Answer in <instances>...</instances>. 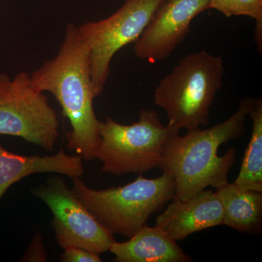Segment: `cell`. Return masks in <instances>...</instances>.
Wrapping results in <instances>:
<instances>
[{
    "label": "cell",
    "mask_w": 262,
    "mask_h": 262,
    "mask_svg": "<svg viewBox=\"0 0 262 262\" xmlns=\"http://www.w3.org/2000/svg\"><path fill=\"white\" fill-rule=\"evenodd\" d=\"M256 98H245L237 111L227 120L208 129L187 130L184 136L174 134L166 144L159 167L175 181L174 198L189 199L208 187L218 189L228 183L237 151L232 147L220 156L221 145L244 135L245 122Z\"/></svg>",
    "instance_id": "obj_2"
},
{
    "label": "cell",
    "mask_w": 262,
    "mask_h": 262,
    "mask_svg": "<svg viewBox=\"0 0 262 262\" xmlns=\"http://www.w3.org/2000/svg\"><path fill=\"white\" fill-rule=\"evenodd\" d=\"M215 194L223 208V225L244 233H261L262 192L228 182L216 189Z\"/></svg>",
    "instance_id": "obj_13"
},
{
    "label": "cell",
    "mask_w": 262,
    "mask_h": 262,
    "mask_svg": "<svg viewBox=\"0 0 262 262\" xmlns=\"http://www.w3.org/2000/svg\"><path fill=\"white\" fill-rule=\"evenodd\" d=\"M177 134L162 123L156 112L148 108L141 110L139 121L131 125L108 117L100 122L101 144L96 158L103 163V173H144L159 167L167 143Z\"/></svg>",
    "instance_id": "obj_5"
},
{
    "label": "cell",
    "mask_w": 262,
    "mask_h": 262,
    "mask_svg": "<svg viewBox=\"0 0 262 262\" xmlns=\"http://www.w3.org/2000/svg\"><path fill=\"white\" fill-rule=\"evenodd\" d=\"M32 192L51 210L56 241L63 249L75 246L100 254L115 242L61 177H51Z\"/></svg>",
    "instance_id": "obj_8"
},
{
    "label": "cell",
    "mask_w": 262,
    "mask_h": 262,
    "mask_svg": "<svg viewBox=\"0 0 262 262\" xmlns=\"http://www.w3.org/2000/svg\"><path fill=\"white\" fill-rule=\"evenodd\" d=\"M223 58L205 50L179 60L154 91L155 104L168 117L175 132L209 124L210 108L223 85Z\"/></svg>",
    "instance_id": "obj_3"
},
{
    "label": "cell",
    "mask_w": 262,
    "mask_h": 262,
    "mask_svg": "<svg viewBox=\"0 0 262 262\" xmlns=\"http://www.w3.org/2000/svg\"><path fill=\"white\" fill-rule=\"evenodd\" d=\"M249 116L252 133L234 184L244 189L262 192V99L256 98Z\"/></svg>",
    "instance_id": "obj_14"
},
{
    "label": "cell",
    "mask_w": 262,
    "mask_h": 262,
    "mask_svg": "<svg viewBox=\"0 0 262 262\" xmlns=\"http://www.w3.org/2000/svg\"><path fill=\"white\" fill-rule=\"evenodd\" d=\"M210 0H165L136 41L137 58L156 63L167 59L190 32L195 17L208 10Z\"/></svg>",
    "instance_id": "obj_9"
},
{
    "label": "cell",
    "mask_w": 262,
    "mask_h": 262,
    "mask_svg": "<svg viewBox=\"0 0 262 262\" xmlns=\"http://www.w3.org/2000/svg\"><path fill=\"white\" fill-rule=\"evenodd\" d=\"M58 125L56 111L44 93L33 87L29 73L18 72L12 78L0 72V136L22 138L52 151Z\"/></svg>",
    "instance_id": "obj_6"
},
{
    "label": "cell",
    "mask_w": 262,
    "mask_h": 262,
    "mask_svg": "<svg viewBox=\"0 0 262 262\" xmlns=\"http://www.w3.org/2000/svg\"><path fill=\"white\" fill-rule=\"evenodd\" d=\"M165 232L144 226L125 242L115 241L108 251L117 262H190L189 257Z\"/></svg>",
    "instance_id": "obj_12"
},
{
    "label": "cell",
    "mask_w": 262,
    "mask_h": 262,
    "mask_svg": "<svg viewBox=\"0 0 262 262\" xmlns=\"http://www.w3.org/2000/svg\"><path fill=\"white\" fill-rule=\"evenodd\" d=\"M208 9H215L225 16L245 15L256 20L255 42L258 52L262 48V0H210Z\"/></svg>",
    "instance_id": "obj_15"
},
{
    "label": "cell",
    "mask_w": 262,
    "mask_h": 262,
    "mask_svg": "<svg viewBox=\"0 0 262 262\" xmlns=\"http://www.w3.org/2000/svg\"><path fill=\"white\" fill-rule=\"evenodd\" d=\"M61 259L63 262H101L98 253L88 251L84 248L70 246L64 248Z\"/></svg>",
    "instance_id": "obj_16"
},
{
    "label": "cell",
    "mask_w": 262,
    "mask_h": 262,
    "mask_svg": "<svg viewBox=\"0 0 262 262\" xmlns=\"http://www.w3.org/2000/svg\"><path fill=\"white\" fill-rule=\"evenodd\" d=\"M72 179V190L96 220L113 234L127 237L175 196V181L166 172L151 179L141 174L126 185L102 190L88 187L80 178Z\"/></svg>",
    "instance_id": "obj_4"
},
{
    "label": "cell",
    "mask_w": 262,
    "mask_h": 262,
    "mask_svg": "<svg viewBox=\"0 0 262 262\" xmlns=\"http://www.w3.org/2000/svg\"><path fill=\"white\" fill-rule=\"evenodd\" d=\"M33 87L51 93L70 122L66 147L85 160L96 159L101 144L100 121L95 113L96 98L91 74L90 51L78 27L69 23L56 56L30 75Z\"/></svg>",
    "instance_id": "obj_1"
},
{
    "label": "cell",
    "mask_w": 262,
    "mask_h": 262,
    "mask_svg": "<svg viewBox=\"0 0 262 262\" xmlns=\"http://www.w3.org/2000/svg\"><path fill=\"white\" fill-rule=\"evenodd\" d=\"M163 213L158 215L155 226L176 241L223 225V208L212 190L204 189L185 201L173 198Z\"/></svg>",
    "instance_id": "obj_10"
},
{
    "label": "cell",
    "mask_w": 262,
    "mask_h": 262,
    "mask_svg": "<svg viewBox=\"0 0 262 262\" xmlns=\"http://www.w3.org/2000/svg\"><path fill=\"white\" fill-rule=\"evenodd\" d=\"M83 158L71 156L61 149L51 156H24L10 152L0 141V200L15 183L39 173H56L71 179L81 178L84 173Z\"/></svg>",
    "instance_id": "obj_11"
},
{
    "label": "cell",
    "mask_w": 262,
    "mask_h": 262,
    "mask_svg": "<svg viewBox=\"0 0 262 262\" xmlns=\"http://www.w3.org/2000/svg\"><path fill=\"white\" fill-rule=\"evenodd\" d=\"M165 0H125L108 18L79 26L81 37L90 51L91 74L96 97L102 94L111 73L115 54L135 43Z\"/></svg>",
    "instance_id": "obj_7"
}]
</instances>
